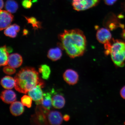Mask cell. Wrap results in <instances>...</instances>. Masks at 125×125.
Listing matches in <instances>:
<instances>
[{"label":"cell","instance_id":"29","mask_svg":"<svg viewBox=\"0 0 125 125\" xmlns=\"http://www.w3.org/2000/svg\"><path fill=\"white\" fill-rule=\"evenodd\" d=\"M7 50L8 52L9 53H11L13 51V49L10 47H7Z\"/></svg>","mask_w":125,"mask_h":125},{"label":"cell","instance_id":"9","mask_svg":"<svg viewBox=\"0 0 125 125\" xmlns=\"http://www.w3.org/2000/svg\"><path fill=\"white\" fill-rule=\"evenodd\" d=\"M63 77L64 80L70 85H73L76 84L79 79L78 73L74 70L67 69L64 73Z\"/></svg>","mask_w":125,"mask_h":125},{"label":"cell","instance_id":"17","mask_svg":"<svg viewBox=\"0 0 125 125\" xmlns=\"http://www.w3.org/2000/svg\"><path fill=\"white\" fill-rule=\"evenodd\" d=\"M0 63L1 66H5L8 64V60L9 57V53L7 50V47L4 46H1L0 48Z\"/></svg>","mask_w":125,"mask_h":125},{"label":"cell","instance_id":"31","mask_svg":"<svg viewBox=\"0 0 125 125\" xmlns=\"http://www.w3.org/2000/svg\"><path fill=\"white\" fill-rule=\"evenodd\" d=\"M4 4L3 0H0V10L3 8L4 7Z\"/></svg>","mask_w":125,"mask_h":125},{"label":"cell","instance_id":"14","mask_svg":"<svg viewBox=\"0 0 125 125\" xmlns=\"http://www.w3.org/2000/svg\"><path fill=\"white\" fill-rule=\"evenodd\" d=\"M65 103V98L62 95L56 94L52 98V104L54 108L62 109L64 106Z\"/></svg>","mask_w":125,"mask_h":125},{"label":"cell","instance_id":"24","mask_svg":"<svg viewBox=\"0 0 125 125\" xmlns=\"http://www.w3.org/2000/svg\"><path fill=\"white\" fill-rule=\"evenodd\" d=\"M21 4L25 9H30L32 5V1L31 0H22Z\"/></svg>","mask_w":125,"mask_h":125},{"label":"cell","instance_id":"6","mask_svg":"<svg viewBox=\"0 0 125 125\" xmlns=\"http://www.w3.org/2000/svg\"><path fill=\"white\" fill-rule=\"evenodd\" d=\"M47 123L51 125H60L63 121V118L60 112L56 111H50L45 109Z\"/></svg>","mask_w":125,"mask_h":125},{"label":"cell","instance_id":"18","mask_svg":"<svg viewBox=\"0 0 125 125\" xmlns=\"http://www.w3.org/2000/svg\"><path fill=\"white\" fill-rule=\"evenodd\" d=\"M5 8L7 11L13 13L18 10V3L14 0H7L6 1Z\"/></svg>","mask_w":125,"mask_h":125},{"label":"cell","instance_id":"11","mask_svg":"<svg viewBox=\"0 0 125 125\" xmlns=\"http://www.w3.org/2000/svg\"><path fill=\"white\" fill-rule=\"evenodd\" d=\"M23 62L21 56L18 53L12 54L9 55L8 65L14 68H17L21 66Z\"/></svg>","mask_w":125,"mask_h":125},{"label":"cell","instance_id":"4","mask_svg":"<svg viewBox=\"0 0 125 125\" xmlns=\"http://www.w3.org/2000/svg\"><path fill=\"white\" fill-rule=\"evenodd\" d=\"M100 0H73L72 5L74 10L82 11L95 7Z\"/></svg>","mask_w":125,"mask_h":125},{"label":"cell","instance_id":"22","mask_svg":"<svg viewBox=\"0 0 125 125\" xmlns=\"http://www.w3.org/2000/svg\"><path fill=\"white\" fill-rule=\"evenodd\" d=\"M32 100V98L29 95H24L21 98V102L23 105L29 108L31 107Z\"/></svg>","mask_w":125,"mask_h":125},{"label":"cell","instance_id":"32","mask_svg":"<svg viewBox=\"0 0 125 125\" xmlns=\"http://www.w3.org/2000/svg\"><path fill=\"white\" fill-rule=\"evenodd\" d=\"M122 35V36L123 38L125 39V30L123 31Z\"/></svg>","mask_w":125,"mask_h":125},{"label":"cell","instance_id":"12","mask_svg":"<svg viewBox=\"0 0 125 125\" xmlns=\"http://www.w3.org/2000/svg\"><path fill=\"white\" fill-rule=\"evenodd\" d=\"M21 102L15 101L12 103L10 106V110L12 115L15 116L21 115L24 111V107Z\"/></svg>","mask_w":125,"mask_h":125},{"label":"cell","instance_id":"26","mask_svg":"<svg viewBox=\"0 0 125 125\" xmlns=\"http://www.w3.org/2000/svg\"><path fill=\"white\" fill-rule=\"evenodd\" d=\"M120 93L121 97L125 99V86L121 89Z\"/></svg>","mask_w":125,"mask_h":125},{"label":"cell","instance_id":"20","mask_svg":"<svg viewBox=\"0 0 125 125\" xmlns=\"http://www.w3.org/2000/svg\"><path fill=\"white\" fill-rule=\"evenodd\" d=\"M28 23L30 24L35 30L41 29L42 28V23L37 21L35 17H25Z\"/></svg>","mask_w":125,"mask_h":125},{"label":"cell","instance_id":"5","mask_svg":"<svg viewBox=\"0 0 125 125\" xmlns=\"http://www.w3.org/2000/svg\"><path fill=\"white\" fill-rule=\"evenodd\" d=\"M44 86V83L42 80L35 87L30 90L28 94L33 100L35 101L37 105L41 104L42 100L43 93L42 88Z\"/></svg>","mask_w":125,"mask_h":125},{"label":"cell","instance_id":"30","mask_svg":"<svg viewBox=\"0 0 125 125\" xmlns=\"http://www.w3.org/2000/svg\"><path fill=\"white\" fill-rule=\"evenodd\" d=\"M29 33V31L27 30L24 29L23 30V36L26 35H28Z\"/></svg>","mask_w":125,"mask_h":125},{"label":"cell","instance_id":"23","mask_svg":"<svg viewBox=\"0 0 125 125\" xmlns=\"http://www.w3.org/2000/svg\"><path fill=\"white\" fill-rule=\"evenodd\" d=\"M15 68L10 66H6L3 69V71L5 74L8 75L13 74L16 72Z\"/></svg>","mask_w":125,"mask_h":125},{"label":"cell","instance_id":"16","mask_svg":"<svg viewBox=\"0 0 125 125\" xmlns=\"http://www.w3.org/2000/svg\"><path fill=\"white\" fill-rule=\"evenodd\" d=\"M51 96V93H43V98L41 101L42 107L48 110H50L52 105Z\"/></svg>","mask_w":125,"mask_h":125},{"label":"cell","instance_id":"25","mask_svg":"<svg viewBox=\"0 0 125 125\" xmlns=\"http://www.w3.org/2000/svg\"><path fill=\"white\" fill-rule=\"evenodd\" d=\"M104 3L107 5H113L116 2L117 0H104Z\"/></svg>","mask_w":125,"mask_h":125},{"label":"cell","instance_id":"10","mask_svg":"<svg viewBox=\"0 0 125 125\" xmlns=\"http://www.w3.org/2000/svg\"><path fill=\"white\" fill-rule=\"evenodd\" d=\"M0 98L4 103L8 104H11L17 99L15 92L10 90H4L1 92Z\"/></svg>","mask_w":125,"mask_h":125},{"label":"cell","instance_id":"13","mask_svg":"<svg viewBox=\"0 0 125 125\" xmlns=\"http://www.w3.org/2000/svg\"><path fill=\"white\" fill-rule=\"evenodd\" d=\"M61 48L56 47L51 48L48 51L47 57L53 61L60 59L62 55V52Z\"/></svg>","mask_w":125,"mask_h":125},{"label":"cell","instance_id":"3","mask_svg":"<svg viewBox=\"0 0 125 125\" xmlns=\"http://www.w3.org/2000/svg\"><path fill=\"white\" fill-rule=\"evenodd\" d=\"M110 54L112 60L116 66L122 67L125 61V43L121 41H112Z\"/></svg>","mask_w":125,"mask_h":125},{"label":"cell","instance_id":"15","mask_svg":"<svg viewBox=\"0 0 125 125\" xmlns=\"http://www.w3.org/2000/svg\"><path fill=\"white\" fill-rule=\"evenodd\" d=\"M1 84L6 89H11L15 86V79L9 76H4L1 80Z\"/></svg>","mask_w":125,"mask_h":125},{"label":"cell","instance_id":"28","mask_svg":"<svg viewBox=\"0 0 125 125\" xmlns=\"http://www.w3.org/2000/svg\"><path fill=\"white\" fill-rule=\"evenodd\" d=\"M70 117L69 115H65L63 117V119L65 121H68L70 119Z\"/></svg>","mask_w":125,"mask_h":125},{"label":"cell","instance_id":"19","mask_svg":"<svg viewBox=\"0 0 125 125\" xmlns=\"http://www.w3.org/2000/svg\"><path fill=\"white\" fill-rule=\"evenodd\" d=\"M39 73L42 74V77L43 79H49L51 73V70L49 66L46 64L41 65L39 68Z\"/></svg>","mask_w":125,"mask_h":125},{"label":"cell","instance_id":"1","mask_svg":"<svg viewBox=\"0 0 125 125\" xmlns=\"http://www.w3.org/2000/svg\"><path fill=\"white\" fill-rule=\"evenodd\" d=\"M60 47L67 54L74 58L82 56L85 53L87 40L83 32L79 29L65 30L59 35Z\"/></svg>","mask_w":125,"mask_h":125},{"label":"cell","instance_id":"8","mask_svg":"<svg viewBox=\"0 0 125 125\" xmlns=\"http://www.w3.org/2000/svg\"><path fill=\"white\" fill-rule=\"evenodd\" d=\"M14 18L11 13L7 11H0V30L2 31L10 25Z\"/></svg>","mask_w":125,"mask_h":125},{"label":"cell","instance_id":"27","mask_svg":"<svg viewBox=\"0 0 125 125\" xmlns=\"http://www.w3.org/2000/svg\"><path fill=\"white\" fill-rule=\"evenodd\" d=\"M13 25L17 32H19L20 30V26L16 24H13Z\"/></svg>","mask_w":125,"mask_h":125},{"label":"cell","instance_id":"7","mask_svg":"<svg viewBox=\"0 0 125 125\" xmlns=\"http://www.w3.org/2000/svg\"><path fill=\"white\" fill-rule=\"evenodd\" d=\"M98 41L104 44V46L110 44L112 41V36L110 31L105 28H101L98 29L96 34Z\"/></svg>","mask_w":125,"mask_h":125},{"label":"cell","instance_id":"33","mask_svg":"<svg viewBox=\"0 0 125 125\" xmlns=\"http://www.w3.org/2000/svg\"></svg>","mask_w":125,"mask_h":125},{"label":"cell","instance_id":"2","mask_svg":"<svg viewBox=\"0 0 125 125\" xmlns=\"http://www.w3.org/2000/svg\"><path fill=\"white\" fill-rule=\"evenodd\" d=\"M15 88L19 93L26 94L42 80L35 68L25 67L21 68L15 76Z\"/></svg>","mask_w":125,"mask_h":125},{"label":"cell","instance_id":"21","mask_svg":"<svg viewBox=\"0 0 125 125\" xmlns=\"http://www.w3.org/2000/svg\"><path fill=\"white\" fill-rule=\"evenodd\" d=\"M17 33L18 32L16 30L13 24L9 26L5 29L4 31L5 35L12 38H15L16 37Z\"/></svg>","mask_w":125,"mask_h":125}]
</instances>
